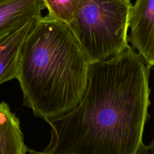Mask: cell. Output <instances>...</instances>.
<instances>
[{
  "mask_svg": "<svg viewBox=\"0 0 154 154\" xmlns=\"http://www.w3.org/2000/svg\"><path fill=\"white\" fill-rule=\"evenodd\" d=\"M132 4L126 0H80L68 25L90 62L116 57L129 45Z\"/></svg>",
  "mask_w": 154,
  "mask_h": 154,
  "instance_id": "cell-3",
  "label": "cell"
},
{
  "mask_svg": "<svg viewBox=\"0 0 154 154\" xmlns=\"http://www.w3.org/2000/svg\"><path fill=\"white\" fill-rule=\"evenodd\" d=\"M126 1H130V0H126Z\"/></svg>",
  "mask_w": 154,
  "mask_h": 154,
  "instance_id": "cell-10",
  "label": "cell"
},
{
  "mask_svg": "<svg viewBox=\"0 0 154 154\" xmlns=\"http://www.w3.org/2000/svg\"><path fill=\"white\" fill-rule=\"evenodd\" d=\"M25 145L20 120L7 102L0 103V154H26Z\"/></svg>",
  "mask_w": 154,
  "mask_h": 154,
  "instance_id": "cell-7",
  "label": "cell"
},
{
  "mask_svg": "<svg viewBox=\"0 0 154 154\" xmlns=\"http://www.w3.org/2000/svg\"><path fill=\"white\" fill-rule=\"evenodd\" d=\"M150 67L128 45L110 59L90 62L79 103L50 120L51 140L31 154H136L150 104Z\"/></svg>",
  "mask_w": 154,
  "mask_h": 154,
  "instance_id": "cell-1",
  "label": "cell"
},
{
  "mask_svg": "<svg viewBox=\"0 0 154 154\" xmlns=\"http://www.w3.org/2000/svg\"><path fill=\"white\" fill-rule=\"evenodd\" d=\"M45 8L43 0H0V42L42 16Z\"/></svg>",
  "mask_w": 154,
  "mask_h": 154,
  "instance_id": "cell-5",
  "label": "cell"
},
{
  "mask_svg": "<svg viewBox=\"0 0 154 154\" xmlns=\"http://www.w3.org/2000/svg\"><path fill=\"white\" fill-rule=\"evenodd\" d=\"M128 42L146 64L154 66V0H135L132 4Z\"/></svg>",
  "mask_w": 154,
  "mask_h": 154,
  "instance_id": "cell-4",
  "label": "cell"
},
{
  "mask_svg": "<svg viewBox=\"0 0 154 154\" xmlns=\"http://www.w3.org/2000/svg\"><path fill=\"white\" fill-rule=\"evenodd\" d=\"M48 15L69 25L72 20L80 0H43Z\"/></svg>",
  "mask_w": 154,
  "mask_h": 154,
  "instance_id": "cell-8",
  "label": "cell"
},
{
  "mask_svg": "<svg viewBox=\"0 0 154 154\" xmlns=\"http://www.w3.org/2000/svg\"><path fill=\"white\" fill-rule=\"evenodd\" d=\"M136 154H154V140L147 145L143 143L139 147Z\"/></svg>",
  "mask_w": 154,
  "mask_h": 154,
  "instance_id": "cell-9",
  "label": "cell"
},
{
  "mask_svg": "<svg viewBox=\"0 0 154 154\" xmlns=\"http://www.w3.org/2000/svg\"><path fill=\"white\" fill-rule=\"evenodd\" d=\"M39 17L32 19L13 34L0 42V85L12 79H17L22 46Z\"/></svg>",
  "mask_w": 154,
  "mask_h": 154,
  "instance_id": "cell-6",
  "label": "cell"
},
{
  "mask_svg": "<svg viewBox=\"0 0 154 154\" xmlns=\"http://www.w3.org/2000/svg\"><path fill=\"white\" fill-rule=\"evenodd\" d=\"M89 63L67 24L40 16L21 51L23 105L46 122L69 112L84 95Z\"/></svg>",
  "mask_w": 154,
  "mask_h": 154,
  "instance_id": "cell-2",
  "label": "cell"
}]
</instances>
